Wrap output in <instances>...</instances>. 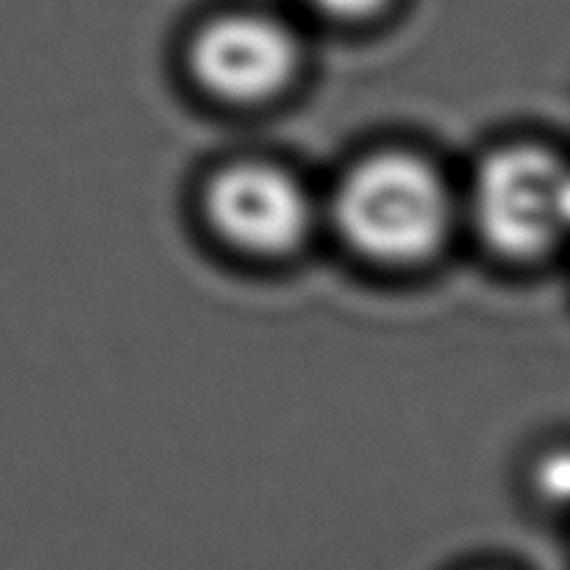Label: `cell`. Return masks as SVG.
<instances>
[{
  "instance_id": "obj_5",
  "label": "cell",
  "mask_w": 570,
  "mask_h": 570,
  "mask_svg": "<svg viewBox=\"0 0 570 570\" xmlns=\"http://www.w3.org/2000/svg\"><path fill=\"white\" fill-rule=\"evenodd\" d=\"M532 490L551 510L570 512V445L549 449L534 462Z\"/></svg>"
},
{
  "instance_id": "obj_2",
  "label": "cell",
  "mask_w": 570,
  "mask_h": 570,
  "mask_svg": "<svg viewBox=\"0 0 570 570\" xmlns=\"http://www.w3.org/2000/svg\"><path fill=\"white\" fill-rule=\"evenodd\" d=\"M462 204L495 256L543 262L570 237V165L543 145H504L479 161Z\"/></svg>"
},
{
  "instance_id": "obj_1",
  "label": "cell",
  "mask_w": 570,
  "mask_h": 570,
  "mask_svg": "<svg viewBox=\"0 0 570 570\" xmlns=\"http://www.w3.org/2000/svg\"><path fill=\"white\" fill-rule=\"evenodd\" d=\"M462 200L423 154L384 148L340 176L328 217L354 254L373 265L415 267L434 259L460 220Z\"/></svg>"
},
{
  "instance_id": "obj_6",
  "label": "cell",
  "mask_w": 570,
  "mask_h": 570,
  "mask_svg": "<svg viewBox=\"0 0 570 570\" xmlns=\"http://www.w3.org/2000/svg\"><path fill=\"white\" fill-rule=\"evenodd\" d=\"M315 14L326 20L340 22V26H360L382 17L393 0H304Z\"/></svg>"
},
{
  "instance_id": "obj_4",
  "label": "cell",
  "mask_w": 570,
  "mask_h": 570,
  "mask_svg": "<svg viewBox=\"0 0 570 570\" xmlns=\"http://www.w3.org/2000/svg\"><path fill=\"white\" fill-rule=\"evenodd\" d=\"M301 39L282 17L262 9H228L200 22L187 42V70L209 98L259 106L293 87Z\"/></svg>"
},
{
  "instance_id": "obj_3",
  "label": "cell",
  "mask_w": 570,
  "mask_h": 570,
  "mask_svg": "<svg viewBox=\"0 0 570 570\" xmlns=\"http://www.w3.org/2000/svg\"><path fill=\"white\" fill-rule=\"evenodd\" d=\"M206 226L226 248L254 259H284L315 228V198L278 161L237 159L217 167L204 187Z\"/></svg>"
}]
</instances>
